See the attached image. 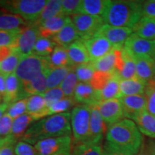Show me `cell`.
<instances>
[{"mask_svg":"<svg viewBox=\"0 0 155 155\" xmlns=\"http://www.w3.org/2000/svg\"><path fill=\"white\" fill-rule=\"evenodd\" d=\"M79 36L74 25L71 21V17H68L63 28L57 35L52 38L56 45L61 46L67 48L75 41L79 40Z\"/></svg>","mask_w":155,"mask_h":155,"instance_id":"19","label":"cell"},{"mask_svg":"<svg viewBox=\"0 0 155 155\" xmlns=\"http://www.w3.org/2000/svg\"><path fill=\"white\" fill-rule=\"evenodd\" d=\"M71 155H103L101 144L90 142L74 143Z\"/></svg>","mask_w":155,"mask_h":155,"instance_id":"37","label":"cell"},{"mask_svg":"<svg viewBox=\"0 0 155 155\" xmlns=\"http://www.w3.org/2000/svg\"><path fill=\"white\" fill-rule=\"evenodd\" d=\"M103 155H134L125 151L119 150L111 146L106 142L105 146L103 149Z\"/></svg>","mask_w":155,"mask_h":155,"instance_id":"52","label":"cell"},{"mask_svg":"<svg viewBox=\"0 0 155 155\" xmlns=\"http://www.w3.org/2000/svg\"><path fill=\"white\" fill-rule=\"evenodd\" d=\"M71 147V136L46 139L35 144L37 155H55Z\"/></svg>","mask_w":155,"mask_h":155,"instance_id":"11","label":"cell"},{"mask_svg":"<svg viewBox=\"0 0 155 155\" xmlns=\"http://www.w3.org/2000/svg\"><path fill=\"white\" fill-rule=\"evenodd\" d=\"M81 40H85L96 35L104 25L102 17L84 14H76L70 16Z\"/></svg>","mask_w":155,"mask_h":155,"instance_id":"7","label":"cell"},{"mask_svg":"<svg viewBox=\"0 0 155 155\" xmlns=\"http://www.w3.org/2000/svg\"><path fill=\"white\" fill-rule=\"evenodd\" d=\"M91 107L78 104L71 113V126L74 143L86 142L88 140L90 126Z\"/></svg>","mask_w":155,"mask_h":155,"instance_id":"6","label":"cell"},{"mask_svg":"<svg viewBox=\"0 0 155 155\" xmlns=\"http://www.w3.org/2000/svg\"><path fill=\"white\" fill-rule=\"evenodd\" d=\"M144 94L147 98L146 110L155 117V78L147 82Z\"/></svg>","mask_w":155,"mask_h":155,"instance_id":"43","label":"cell"},{"mask_svg":"<svg viewBox=\"0 0 155 155\" xmlns=\"http://www.w3.org/2000/svg\"><path fill=\"white\" fill-rule=\"evenodd\" d=\"M68 18V16L61 15L42 22L38 26L39 35L42 38H52L63 28Z\"/></svg>","mask_w":155,"mask_h":155,"instance_id":"20","label":"cell"},{"mask_svg":"<svg viewBox=\"0 0 155 155\" xmlns=\"http://www.w3.org/2000/svg\"><path fill=\"white\" fill-rule=\"evenodd\" d=\"M74 68L73 66L51 68L47 73L46 83H47V90L56 87H59L62 81L64 80L71 70Z\"/></svg>","mask_w":155,"mask_h":155,"instance_id":"31","label":"cell"},{"mask_svg":"<svg viewBox=\"0 0 155 155\" xmlns=\"http://www.w3.org/2000/svg\"><path fill=\"white\" fill-rule=\"evenodd\" d=\"M23 56L13 52L9 57L0 62V73L5 77L14 73Z\"/></svg>","mask_w":155,"mask_h":155,"instance_id":"39","label":"cell"},{"mask_svg":"<svg viewBox=\"0 0 155 155\" xmlns=\"http://www.w3.org/2000/svg\"><path fill=\"white\" fill-rule=\"evenodd\" d=\"M45 108V101L42 94L35 95L27 98L26 113L30 114L35 121H38L40 114Z\"/></svg>","mask_w":155,"mask_h":155,"instance_id":"32","label":"cell"},{"mask_svg":"<svg viewBox=\"0 0 155 155\" xmlns=\"http://www.w3.org/2000/svg\"><path fill=\"white\" fill-rule=\"evenodd\" d=\"M108 2V0H83L79 14L101 17L105 12Z\"/></svg>","mask_w":155,"mask_h":155,"instance_id":"29","label":"cell"},{"mask_svg":"<svg viewBox=\"0 0 155 155\" xmlns=\"http://www.w3.org/2000/svg\"><path fill=\"white\" fill-rule=\"evenodd\" d=\"M51 68L48 58L33 55L23 56L15 73L24 85L38 75L40 73Z\"/></svg>","mask_w":155,"mask_h":155,"instance_id":"5","label":"cell"},{"mask_svg":"<svg viewBox=\"0 0 155 155\" xmlns=\"http://www.w3.org/2000/svg\"><path fill=\"white\" fill-rule=\"evenodd\" d=\"M134 59L137 78L146 83L155 78V65L152 57L144 56Z\"/></svg>","mask_w":155,"mask_h":155,"instance_id":"21","label":"cell"},{"mask_svg":"<svg viewBox=\"0 0 155 155\" xmlns=\"http://www.w3.org/2000/svg\"><path fill=\"white\" fill-rule=\"evenodd\" d=\"M71 113L55 114L39 120L31 124L20 141L30 144L54 137L71 135Z\"/></svg>","mask_w":155,"mask_h":155,"instance_id":"1","label":"cell"},{"mask_svg":"<svg viewBox=\"0 0 155 155\" xmlns=\"http://www.w3.org/2000/svg\"><path fill=\"white\" fill-rule=\"evenodd\" d=\"M27 109V98H23L13 103L9 106L7 113L13 119H17L19 116L25 114Z\"/></svg>","mask_w":155,"mask_h":155,"instance_id":"45","label":"cell"},{"mask_svg":"<svg viewBox=\"0 0 155 155\" xmlns=\"http://www.w3.org/2000/svg\"><path fill=\"white\" fill-rule=\"evenodd\" d=\"M152 58L153 61H154V65H155V52H154V53L153 54V55L152 56Z\"/></svg>","mask_w":155,"mask_h":155,"instance_id":"59","label":"cell"},{"mask_svg":"<svg viewBox=\"0 0 155 155\" xmlns=\"http://www.w3.org/2000/svg\"><path fill=\"white\" fill-rule=\"evenodd\" d=\"M91 107L90 126L88 138L86 142L92 144H101L104 134L106 130V124L102 119L98 108L95 106Z\"/></svg>","mask_w":155,"mask_h":155,"instance_id":"13","label":"cell"},{"mask_svg":"<svg viewBox=\"0 0 155 155\" xmlns=\"http://www.w3.org/2000/svg\"><path fill=\"white\" fill-rule=\"evenodd\" d=\"M13 50L10 46H0V62L4 61L13 53Z\"/></svg>","mask_w":155,"mask_h":155,"instance_id":"53","label":"cell"},{"mask_svg":"<svg viewBox=\"0 0 155 155\" xmlns=\"http://www.w3.org/2000/svg\"><path fill=\"white\" fill-rule=\"evenodd\" d=\"M66 49L71 66L75 68L91 61L84 42L80 39L69 45Z\"/></svg>","mask_w":155,"mask_h":155,"instance_id":"17","label":"cell"},{"mask_svg":"<svg viewBox=\"0 0 155 155\" xmlns=\"http://www.w3.org/2000/svg\"><path fill=\"white\" fill-rule=\"evenodd\" d=\"M92 63L96 71L104 73H116L115 55H114L113 49L106 55L92 61Z\"/></svg>","mask_w":155,"mask_h":155,"instance_id":"35","label":"cell"},{"mask_svg":"<svg viewBox=\"0 0 155 155\" xmlns=\"http://www.w3.org/2000/svg\"><path fill=\"white\" fill-rule=\"evenodd\" d=\"M143 2L109 1L101 16L104 24L132 29L143 17Z\"/></svg>","mask_w":155,"mask_h":155,"instance_id":"3","label":"cell"},{"mask_svg":"<svg viewBox=\"0 0 155 155\" xmlns=\"http://www.w3.org/2000/svg\"><path fill=\"white\" fill-rule=\"evenodd\" d=\"M46 2L47 0H3L0 1V8L33 24Z\"/></svg>","mask_w":155,"mask_h":155,"instance_id":"4","label":"cell"},{"mask_svg":"<svg viewBox=\"0 0 155 155\" xmlns=\"http://www.w3.org/2000/svg\"><path fill=\"white\" fill-rule=\"evenodd\" d=\"M48 59L51 68L66 67L71 65L67 49L61 46H56L51 55L48 57Z\"/></svg>","mask_w":155,"mask_h":155,"instance_id":"34","label":"cell"},{"mask_svg":"<svg viewBox=\"0 0 155 155\" xmlns=\"http://www.w3.org/2000/svg\"><path fill=\"white\" fill-rule=\"evenodd\" d=\"M15 155H37L35 147L32 144L25 142L23 141H19L15 147Z\"/></svg>","mask_w":155,"mask_h":155,"instance_id":"50","label":"cell"},{"mask_svg":"<svg viewBox=\"0 0 155 155\" xmlns=\"http://www.w3.org/2000/svg\"><path fill=\"white\" fill-rule=\"evenodd\" d=\"M73 98L77 104L94 106L98 103L97 91L88 83L79 82L75 89Z\"/></svg>","mask_w":155,"mask_h":155,"instance_id":"18","label":"cell"},{"mask_svg":"<svg viewBox=\"0 0 155 155\" xmlns=\"http://www.w3.org/2000/svg\"><path fill=\"white\" fill-rule=\"evenodd\" d=\"M8 107H9V105L8 104H5V103L3 102L0 104V119L2 118L4 114L7 112Z\"/></svg>","mask_w":155,"mask_h":155,"instance_id":"56","label":"cell"},{"mask_svg":"<svg viewBox=\"0 0 155 155\" xmlns=\"http://www.w3.org/2000/svg\"><path fill=\"white\" fill-rule=\"evenodd\" d=\"M78 78L75 71V68L71 70L65 76L64 80L60 85V88L63 91L65 97L73 98L75 89L78 84Z\"/></svg>","mask_w":155,"mask_h":155,"instance_id":"40","label":"cell"},{"mask_svg":"<svg viewBox=\"0 0 155 155\" xmlns=\"http://www.w3.org/2000/svg\"><path fill=\"white\" fill-rule=\"evenodd\" d=\"M34 121V119L30 114L27 113L22 114V116L14 119L11 132L8 136L15 141H20L28 128L33 124Z\"/></svg>","mask_w":155,"mask_h":155,"instance_id":"26","label":"cell"},{"mask_svg":"<svg viewBox=\"0 0 155 155\" xmlns=\"http://www.w3.org/2000/svg\"><path fill=\"white\" fill-rule=\"evenodd\" d=\"M21 30L22 29L14 30H0V46H9L12 44Z\"/></svg>","mask_w":155,"mask_h":155,"instance_id":"48","label":"cell"},{"mask_svg":"<svg viewBox=\"0 0 155 155\" xmlns=\"http://www.w3.org/2000/svg\"><path fill=\"white\" fill-rule=\"evenodd\" d=\"M6 89V77L0 73V95L2 97L5 94Z\"/></svg>","mask_w":155,"mask_h":155,"instance_id":"55","label":"cell"},{"mask_svg":"<svg viewBox=\"0 0 155 155\" xmlns=\"http://www.w3.org/2000/svg\"><path fill=\"white\" fill-rule=\"evenodd\" d=\"M141 133L155 139V117L147 110L136 114L132 117Z\"/></svg>","mask_w":155,"mask_h":155,"instance_id":"24","label":"cell"},{"mask_svg":"<svg viewBox=\"0 0 155 155\" xmlns=\"http://www.w3.org/2000/svg\"><path fill=\"white\" fill-rule=\"evenodd\" d=\"M132 34V30L128 28L114 27L104 24L96 35L106 38L114 47L124 46L126 40Z\"/></svg>","mask_w":155,"mask_h":155,"instance_id":"12","label":"cell"},{"mask_svg":"<svg viewBox=\"0 0 155 155\" xmlns=\"http://www.w3.org/2000/svg\"><path fill=\"white\" fill-rule=\"evenodd\" d=\"M147 83L140 79L133 78L120 80L119 98L121 97L145 94Z\"/></svg>","mask_w":155,"mask_h":155,"instance_id":"25","label":"cell"},{"mask_svg":"<svg viewBox=\"0 0 155 155\" xmlns=\"http://www.w3.org/2000/svg\"><path fill=\"white\" fill-rule=\"evenodd\" d=\"M2 96H1V95H0V102H1V101H2Z\"/></svg>","mask_w":155,"mask_h":155,"instance_id":"60","label":"cell"},{"mask_svg":"<svg viewBox=\"0 0 155 155\" xmlns=\"http://www.w3.org/2000/svg\"><path fill=\"white\" fill-rule=\"evenodd\" d=\"M17 143L9 136L0 139V155H15V147Z\"/></svg>","mask_w":155,"mask_h":155,"instance_id":"47","label":"cell"},{"mask_svg":"<svg viewBox=\"0 0 155 155\" xmlns=\"http://www.w3.org/2000/svg\"><path fill=\"white\" fill-rule=\"evenodd\" d=\"M75 71L76 73L78 80L80 82L89 83L96 71L93 65L92 61H91L88 63L75 67Z\"/></svg>","mask_w":155,"mask_h":155,"instance_id":"41","label":"cell"},{"mask_svg":"<svg viewBox=\"0 0 155 155\" xmlns=\"http://www.w3.org/2000/svg\"><path fill=\"white\" fill-rule=\"evenodd\" d=\"M39 37L38 26L31 24L21 30L15 41L9 46L13 51L22 56L31 55Z\"/></svg>","mask_w":155,"mask_h":155,"instance_id":"8","label":"cell"},{"mask_svg":"<svg viewBox=\"0 0 155 155\" xmlns=\"http://www.w3.org/2000/svg\"><path fill=\"white\" fill-rule=\"evenodd\" d=\"M115 73H104L95 71L89 84L96 91H101L111 80Z\"/></svg>","mask_w":155,"mask_h":155,"instance_id":"42","label":"cell"},{"mask_svg":"<svg viewBox=\"0 0 155 155\" xmlns=\"http://www.w3.org/2000/svg\"><path fill=\"white\" fill-rule=\"evenodd\" d=\"M119 99L121 103L127 118L132 119L136 114L146 110L147 98L145 94L124 96Z\"/></svg>","mask_w":155,"mask_h":155,"instance_id":"15","label":"cell"},{"mask_svg":"<svg viewBox=\"0 0 155 155\" xmlns=\"http://www.w3.org/2000/svg\"><path fill=\"white\" fill-rule=\"evenodd\" d=\"M132 32L141 38L152 40L155 38V19L142 17L133 27Z\"/></svg>","mask_w":155,"mask_h":155,"instance_id":"27","label":"cell"},{"mask_svg":"<svg viewBox=\"0 0 155 155\" xmlns=\"http://www.w3.org/2000/svg\"><path fill=\"white\" fill-rule=\"evenodd\" d=\"M63 13L65 16L79 14L81 1L80 0H61Z\"/></svg>","mask_w":155,"mask_h":155,"instance_id":"46","label":"cell"},{"mask_svg":"<svg viewBox=\"0 0 155 155\" xmlns=\"http://www.w3.org/2000/svg\"><path fill=\"white\" fill-rule=\"evenodd\" d=\"M75 104H77L75 101L74 98L65 97V98H62L61 100L58 101V102L55 103L52 106H50V107L46 108L45 111L40 114L39 120L44 119V118L48 117V116L55 115V114L68 112L70 108L74 106Z\"/></svg>","mask_w":155,"mask_h":155,"instance_id":"33","label":"cell"},{"mask_svg":"<svg viewBox=\"0 0 155 155\" xmlns=\"http://www.w3.org/2000/svg\"><path fill=\"white\" fill-rule=\"evenodd\" d=\"M142 15L143 17L155 19V0L143 2Z\"/></svg>","mask_w":155,"mask_h":155,"instance_id":"51","label":"cell"},{"mask_svg":"<svg viewBox=\"0 0 155 155\" xmlns=\"http://www.w3.org/2000/svg\"><path fill=\"white\" fill-rule=\"evenodd\" d=\"M149 146H150L151 151H152L153 155H155V140L154 141H149Z\"/></svg>","mask_w":155,"mask_h":155,"instance_id":"58","label":"cell"},{"mask_svg":"<svg viewBox=\"0 0 155 155\" xmlns=\"http://www.w3.org/2000/svg\"><path fill=\"white\" fill-rule=\"evenodd\" d=\"M124 65L123 69L118 75L121 80H127L137 78L136 73V62L134 58L124 48Z\"/></svg>","mask_w":155,"mask_h":155,"instance_id":"38","label":"cell"},{"mask_svg":"<svg viewBox=\"0 0 155 155\" xmlns=\"http://www.w3.org/2000/svg\"><path fill=\"white\" fill-rule=\"evenodd\" d=\"M154 42H155V38H154Z\"/></svg>","mask_w":155,"mask_h":155,"instance_id":"61","label":"cell"},{"mask_svg":"<svg viewBox=\"0 0 155 155\" xmlns=\"http://www.w3.org/2000/svg\"><path fill=\"white\" fill-rule=\"evenodd\" d=\"M61 15H63L61 1L59 0H48L39 15L38 18L33 24L38 26L39 25H40L45 21Z\"/></svg>","mask_w":155,"mask_h":155,"instance_id":"30","label":"cell"},{"mask_svg":"<svg viewBox=\"0 0 155 155\" xmlns=\"http://www.w3.org/2000/svg\"><path fill=\"white\" fill-rule=\"evenodd\" d=\"M106 143L119 150L137 155L143 143V137L134 121L124 119L108 127Z\"/></svg>","mask_w":155,"mask_h":155,"instance_id":"2","label":"cell"},{"mask_svg":"<svg viewBox=\"0 0 155 155\" xmlns=\"http://www.w3.org/2000/svg\"><path fill=\"white\" fill-rule=\"evenodd\" d=\"M121 79L115 73L107 84L101 91H97L98 103L103 101H106L113 98H119V82Z\"/></svg>","mask_w":155,"mask_h":155,"instance_id":"28","label":"cell"},{"mask_svg":"<svg viewBox=\"0 0 155 155\" xmlns=\"http://www.w3.org/2000/svg\"><path fill=\"white\" fill-rule=\"evenodd\" d=\"M108 127L126 118L124 108L119 98L103 101L94 105Z\"/></svg>","mask_w":155,"mask_h":155,"instance_id":"9","label":"cell"},{"mask_svg":"<svg viewBox=\"0 0 155 155\" xmlns=\"http://www.w3.org/2000/svg\"><path fill=\"white\" fill-rule=\"evenodd\" d=\"M124 48L134 58L152 57L155 52V42L154 40L141 38L132 33L126 40Z\"/></svg>","mask_w":155,"mask_h":155,"instance_id":"10","label":"cell"},{"mask_svg":"<svg viewBox=\"0 0 155 155\" xmlns=\"http://www.w3.org/2000/svg\"><path fill=\"white\" fill-rule=\"evenodd\" d=\"M23 98H25L23 95L22 84L16 74L12 73L6 77V89L2 97L3 102L9 106Z\"/></svg>","mask_w":155,"mask_h":155,"instance_id":"16","label":"cell"},{"mask_svg":"<svg viewBox=\"0 0 155 155\" xmlns=\"http://www.w3.org/2000/svg\"><path fill=\"white\" fill-rule=\"evenodd\" d=\"M56 46L57 45L52 38L39 37L35 45L32 54L40 57L48 58L51 55Z\"/></svg>","mask_w":155,"mask_h":155,"instance_id":"36","label":"cell"},{"mask_svg":"<svg viewBox=\"0 0 155 155\" xmlns=\"http://www.w3.org/2000/svg\"><path fill=\"white\" fill-rule=\"evenodd\" d=\"M45 101L46 108L50 107L58 101L65 98V95L63 91L60 87H56L51 89H48L45 92L42 94Z\"/></svg>","mask_w":155,"mask_h":155,"instance_id":"44","label":"cell"},{"mask_svg":"<svg viewBox=\"0 0 155 155\" xmlns=\"http://www.w3.org/2000/svg\"><path fill=\"white\" fill-rule=\"evenodd\" d=\"M83 41L86 45L91 61L106 55L114 48V45L111 42L101 36L94 35Z\"/></svg>","mask_w":155,"mask_h":155,"instance_id":"14","label":"cell"},{"mask_svg":"<svg viewBox=\"0 0 155 155\" xmlns=\"http://www.w3.org/2000/svg\"><path fill=\"white\" fill-rule=\"evenodd\" d=\"M31 25L19 15L0 8V30H14L26 28Z\"/></svg>","mask_w":155,"mask_h":155,"instance_id":"23","label":"cell"},{"mask_svg":"<svg viewBox=\"0 0 155 155\" xmlns=\"http://www.w3.org/2000/svg\"><path fill=\"white\" fill-rule=\"evenodd\" d=\"M14 119L5 113L0 119V139L5 138L11 132Z\"/></svg>","mask_w":155,"mask_h":155,"instance_id":"49","label":"cell"},{"mask_svg":"<svg viewBox=\"0 0 155 155\" xmlns=\"http://www.w3.org/2000/svg\"><path fill=\"white\" fill-rule=\"evenodd\" d=\"M71 153H72V147L66 149V150L61 151V152L58 153L55 155H71Z\"/></svg>","mask_w":155,"mask_h":155,"instance_id":"57","label":"cell"},{"mask_svg":"<svg viewBox=\"0 0 155 155\" xmlns=\"http://www.w3.org/2000/svg\"><path fill=\"white\" fill-rule=\"evenodd\" d=\"M137 155H153L148 142H143Z\"/></svg>","mask_w":155,"mask_h":155,"instance_id":"54","label":"cell"},{"mask_svg":"<svg viewBox=\"0 0 155 155\" xmlns=\"http://www.w3.org/2000/svg\"><path fill=\"white\" fill-rule=\"evenodd\" d=\"M49 70L43 71L35 77L32 80L24 85H22L23 95L25 98L35 96V95L42 94L47 91L46 77H47V73Z\"/></svg>","mask_w":155,"mask_h":155,"instance_id":"22","label":"cell"}]
</instances>
